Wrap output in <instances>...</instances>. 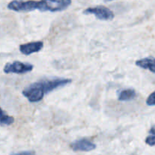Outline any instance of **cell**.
I'll return each mask as SVG.
<instances>
[{"label":"cell","mask_w":155,"mask_h":155,"mask_svg":"<svg viewBox=\"0 0 155 155\" xmlns=\"http://www.w3.org/2000/svg\"><path fill=\"white\" fill-rule=\"evenodd\" d=\"M71 0H41L38 1V10L41 12H61L66 9Z\"/></svg>","instance_id":"cell-1"},{"label":"cell","mask_w":155,"mask_h":155,"mask_svg":"<svg viewBox=\"0 0 155 155\" xmlns=\"http://www.w3.org/2000/svg\"><path fill=\"white\" fill-rule=\"evenodd\" d=\"M145 143L150 146L155 145V135L147 136L145 139Z\"/></svg>","instance_id":"cell-13"},{"label":"cell","mask_w":155,"mask_h":155,"mask_svg":"<svg viewBox=\"0 0 155 155\" xmlns=\"http://www.w3.org/2000/svg\"><path fill=\"white\" fill-rule=\"evenodd\" d=\"M43 47H44V43L42 41H37V42H31L22 44L19 47V50L24 55L29 56L32 53H38L39 51H41Z\"/></svg>","instance_id":"cell-8"},{"label":"cell","mask_w":155,"mask_h":155,"mask_svg":"<svg viewBox=\"0 0 155 155\" xmlns=\"http://www.w3.org/2000/svg\"><path fill=\"white\" fill-rule=\"evenodd\" d=\"M135 65L144 69H147L155 73V59L153 57H145L138 59L135 62Z\"/></svg>","instance_id":"cell-9"},{"label":"cell","mask_w":155,"mask_h":155,"mask_svg":"<svg viewBox=\"0 0 155 155\" xmlns=\"http://www.w3.org/2000/svg\"><path fill=\"white\" fill-rule=\"evenodd\" d=\"M74 151H91L96 148V145L87 138L76 140L70 144Z\"/></svg>","instance_id":"cell-7"},{"label":"cell","mask_w":155,"mask_h":155,"mask_svg":"<svg viewBox=\"0 0 155 155\" xmlns=\"http://www.w3.org/2000/svg\"><path fill=\"white\" fill-rule=\"evenodd\" d=\"M84 15H94L97 19L101 21H111L114 18V14L107 7L104 5L88 8L83 12Z\"/></svg>","instance_id":"cell-4"},{"label":"cell","mask_w":155,"mask_h":155,"mask_svg":"<svg viewBox=\"0 0 155 155\" xmlns=\"http://www.w3.org/2000/svg\"><path fill=\"white\" fill-rule=\"evenodd\" d=\"M136 97V92L134 89L128 88L120 91L118 96V100L120 101H132Z\"/></svg>","instance_id":"cell-10"},{"label":"cell","mask_w":155,"mask_h":155,"mask_svg":"<svg viewBox=\"0 0 155 155\" xmlns=\"http://www.w3.org/2000/svg\"><path fill=\"white\" fill-rule=\"evenodd\" d=\"M34 69V65L30 63L15 61L12 63H7L4 67V72L6 74L14 73V74H25Z\"/></svg>","instance_id":"cell-6"},{"label":"cell","mask_w":155,"mask_h":155,"mask_svg":"<svg viewBox=\"0 0 155 155\" xmlns=\"http://www.w3.org/2000/svg\"><path fill=\"white\" fill-rule=\"evenodd\" d=\"M38 1L34 0H13L8 5V8L18 12H28L38 9Z\"/></svg>","instance_id":"cell-3"},{"label":"cell","mask_w":155,"mask_h":155,"mask_svg":"<svg viewBox=\"0 0 155 155\" xmlns=\"http://www.w3.org/2000/svg\"><path fill=\"white\" fill-rule=\"evenodd\" d=\"M105 2H110V1H113V0H104Z\"/></svg>","instance_id":"cell-16"},{"label":"cell","mask_w":155,"mask_h":155,"mask_svg":"<svg viewBox=\"0 0 155 155\" xmlns=\"http://www.w3.org/2000/svg\"><path fill=\"white\" fill-rule=\"evenodd\" d=\"M22 94L30 102L32 103L38 102V101H41L44 97L38 81L32 83L27 87H25L22 91Z\"/></svg>","instance_id":"cell-5"},{"label":"cell","mask_w":155,"mask_h":155,"mask_svg":"<svg viewBox=\"0 0 155 155\" xmlns=\"http://www.w3.org/2000/svg\"><path fill=\"white\" fill-rule=\"evenodd\" d=\"M14 123V118L8 116L6 113L0 108V124L2 125H11Z\"/></svg>","instance_id":"cell-11"},{"label":"cell","mask_w":155,"mask_h":155,"mask_svg":"<svg viewBox=\"0 0 155 155\" xmlns=\"http://www.w3.org/2000/svg\"><path fill=\"white\" fill-rule=\"evenodd\" d=\"M149 133L151 134L152 135H155V126H153V127H152L151 129H150V131H149Z\"/></svg>","instance_id":"cell-15"},{"label":"cell","mask_w":155,"mask_h":155,"mask_svg":"<svg viewBox=\"0 0 155 155\" xmlns=\"http://www.w3.org/2000/svg\"><path fill=\"white\" fill-rule=\"evenodd\" d=\"M38 82L41 86V91L45 95L56 89L70 84L71 80L68 78H44L38 81Z\"/></svg>","instance_id":"cell-2"},{"label":"cell","mask_w":155,"mask_h":155,"mask_svg":"<svg viewBox=\"0 0 155 155\" xmlns=\"http://www.w3.org/2000/svg\"><path fill=\"white\" fill-rule=\"evenodd\" d=\"M146 104L148 106H155V91L149 95L146 101Z\"/></svg>","instance_id":"cell-12"},{"label":"cell","mask_w":155,"mask_h":155,"mask_svg":"<svg viewBox=\"0 0 155 155\" xmlns=\"http://www.w3.org/2000/svg\"><path fill=\"white\" fill-rule=\"evenodd\" d=\"M13 155H35L34 153L31 151H22L20 152V153H15Z\"/></svg>","instance_id":"cell-14"}]
</instances>
